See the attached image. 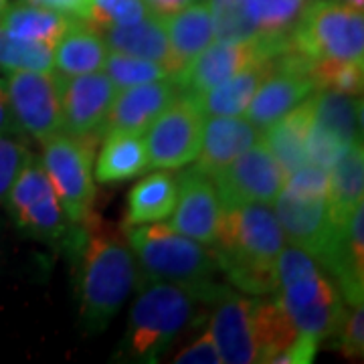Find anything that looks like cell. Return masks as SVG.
I'll use <instances>...</instances> for the list:
<instances>
[{"label":"cell","mask_w":364,"mask_h":364,"mask_svg":"<svg viewBox=\"0 0 364 364\" xmlns=\"http://www.w3.org/2000/svg\"><path fill=\"white\" fill-rule=\"evenodd\" d=\"M73 267L79 322L91 332H104L140 286V267L124 231L91 215L75 223L65 241Z\"/></svg>","instance_id":"obj_1"},{"label":"cell","mask_w":364,"mask_h":364,"mask_svg":"<svg viewBox=\"0 0 364 364\" xmlns=\"http://www.w3.org/2000/svg\"><path fill=\"white\" fill-rule=\"evenodd\" d=\"M286 245L269 205L247 203L221 207V221L210 245L221 273L239 291L273 296L277 291V255Z\"/></svg>","instance_id":"obj_2"},{"label":"cell","mask_w":364,"mask_h":364,"mask_svg":"<svg viewBox=\"0 0 364 364\" xmlns=\"http://www.w3.org/2000/svg\"><path fill=\"white\" fill-rule=\"evenodd\" d=\"M122 231L146 282L188 287L205 304H210L223 289L217 284L221 265L210 245H203L160 221L122 227Z\"/></svg>","instance_id":"obj_3"},{"label":"cell","mask_w":364,"mask_h":364,"mask_svg":"<svg viewBox=\"0 0 364 364\" xmlns=\"http://www.w3.org/2000/svg\"><path fill=\"white\" fill-rule=\"evenodd\" d=\"M299 332L320 342L330 340L346 314L342 296L324 275V267L299 247L277 255V291L273 294Z\"/></svg>","instance_id":"obj_4"},{"label":"cell","mask_w":364,"mask_h":364,"mask_svg":"<svg viewBox=\"0 0 364 364\" xmlns=\"http://www.w3.org/2000/svg\"><path fill=\"white\" fill-rule=\"evenodd\" d=\"M198 304V296L188 287L148 282L132 306L119 356L130 363H156L158 356L193 322Z\"/></svg>","instance_id":"obj_5"},{"label":"cell","mask_w":364,"mask_h":364,"mask_svg":"<svg viewBox=\"0 0 364 364\" xmlns=\"http://www.w3.org/2000/svg\"><path fill=\"white\" fill-rule=\"evenodd\" d=\"M291 49L308 61H363V9L342 0H312L304 4L291 28Z\"/></svg>","instance_id":"obj_6"},{"label":"cell","mask_w":364,"mask_h":364,"mask_svg":"<svg viewBox=\"0 0 364 364\" xmlns=\"http://www.w3.org/2000/svg\"><path fill=\"white\" fill-rule=\"evenodd\" d=\"M95 144L91 138H75L63 132L43 142L41 164L71 223H83L93 215Z\"/></svg>","instance_id":"obj_7"},{"label":"cell","mask_w":364,"mask_h":364,"mask_svg":"<svg viewBox=\"0 0 364 364\" xmlns=\"http://www.w3.org/2000/svg\"><path fill=\"white\" fill-rule=\"evenodd\" d=\"M14 225L28 237L63 243L75 223L69 221L39 158H31L6 195Z\"/></svg>","instance_id":"obj_8"},{"label":"cell","mask_w":364,"mask_h":364,"mask_svg":"<svg viewBox=\"0 0 364 364\" xmlns=\"http://www.w3.org/2000/svg\"><path fill=\"white\" fill-rule=\"evenodd\" d=\"M291 49L289 37H257L247 43H210L191 59L176 77L182 95L195 97L217 87L235 73L257 61H267Z\"/></svg>","instance_id":"obj_9"},{"label":"cell","mask_w":364,"mask_h":364,"mask_svg":"<svg viewBox=\"0 0 364 364\" xmlns=\"http://www.w3.org/2000/svg\"><path fill=\"white\" fill-rule=\"evenodd\" d=\"M205 114L195 102L182 95L166 107L144 132L148 168H182L195 162L203 144Z\"/></svg>","instance_id":"obj_10"},{"label":"cell","mask_w":364,"mask_h":364,"mask_svg":"<svg viewBox=\"0 0 364 364\" xmlns=\"http://www.w3.org/2000/svg\"><path fill=\"white\" fill-rule=\"evenodd\" d=\"M4 83L21 134L43 144L63 132L57 73L9 71Z\"/></svg>","instance_id":"obj_11"},{"label":"cell","mask_w":364,"mask_h":364,"mask_svg":"<svg viewBox=\"0 0 364 364\" xmlns=\"http://www.w3.org/2000/svg\"><path fill=\"white\" fill-rule=\"evenodd\" d=\"M316 91L310 61L289 49L273 59V69L253 93L245 114L255 128L265 130Z\"/></svg>","instance_id":"obj_12"},{"label":"cell","mask_w":364,"mask_h":364,"mask_svg":"<svg viewBox=\"0 0 364 364\" xmlns=\"http://www.w3.org/2000/svg\"><path fill=\"white\" fill-rule=\"evenodd\" d=\"M221 207L261 203L273 205L286 184V174L263 138L213 176Z\"/></svg>","instance_id":"obj_13"},{"label":"cell","mask_w":364,"mask_h":364,"mask_svg":"<svg viewBox=\"0 0 364 364\" xmlns=\"http://www.w3.org/2000/svg\"><path fill=\"white\" fill-rule=\"evenodd\" d=\"M57 87L65 134L97 142L109 105L117 93L112 79L100 71L73 77L57 73Z\"/></svg>","instance_id":"obj_14"},{"label":"cell","mask_w":364,"mask_h":364,"mask_svg":"<svg viewBox=\"0 0 364 364\" xmlns=\"http://www.w3.org/2000/svg\"><path fill=\"white\" fill-rule=\"evenodd\" d=\"M273 205V213L279 221L286 241L294 247L304 249L320 265H324L338 229L332 225L324 196L296 195L282 188Z\"/></svg>","instance_id":"obj_15"},{"label":"cell","mask_w":364,"mask_h":364,"mask_svg":"<svg viewBox=\"0 0 364 364\" xmlns=\"http://www.w3.org/2000/svg\"><path fill=\"white\" fill-rule=\"evenodd\" d=\"M178 97L181 87L172 77L117 90L100 130V138L114 132L144 134L150 128V124Z\"/></svg>","instance_id":"obj_16"},{"label":"cell","mask_w":364,"mask_h":364,"mask_svg":"<svg viewBox=\"0 0 364 364\" xmlns=\"http://www.w3.org/2000/svg\"><path fill=\"white\" fill-rule=\"evenodd\" d=\"M170 217L172 229L213 245L221 221V200L213 178L196 168L186 170L178 181V200Z\"/></svg>","instance_id":"obj_17"},{"label":"cell","mask_w":364,"mask_h":364,"mask_svg":"<svg viewBox=\"0 0 364 364\" xmlns=\"http://www.w3.org/2000/svg\"><path fill=\"white\" fill-rule=\"evenodd\" d=\"M215 312L210 316V334L217 344L223 363H257V348L251 332V299L223 287L210 301Z\"/></svg>","instance_id":"obj_18"},{"label":"cell","mask_w":364,"mask_h":364,"mask_svg":"<svg viewBox=\"0 0 364 364\" xmlns=\"http://www.w3.org/2000/svg\"><path fill=\"white\" fill-rule=\"evenodd\" d=\"M326 272L334 275L338 291L350 306L364 298V205L354 208L348 221L336 229V239L324 261Z\"/></svg>","instance_id":"obj_19"},{"label":"cell","mask_w":364,"mask_h":364,"mask_svg":"<svg viewBox=\"0 0 364 364\" xmlns=\"http://www.w3.org/2000/svg\"><path fill=\"white\" fill-rule=\"evenodd\" d=\"M261 136L259 128H255L247 117L210 116V119H205L203 144L195 168L213 178L239 154L259 142Z\"/></svg>","instance_id":"obj_20"},{"label":"cell","mask_w":364,"mask_h":364,"mask_svg":"<svg viewBox=\"0 0 364 364\" xmlns=\"http://www.w3.org/2000/svg\"><path fill=\"white\" fill-rule=\"evenodd\" d=\"M312 124L314 93L294 109H289L286 116L275 119L261 136L286 178L304 164H308V136Z\"/></svg>","instance_id":"obj_21"},{"label":"cell","mask_w":364,"mask_h":364,"mask_svg":"<svg viewBox=\"0 0 364 364\" xmlns=\"http://www.w3.org/2000/svg\"><path fill=\"white\" fill-rule=\"evenodd\" d=\"M102 37H104L107 49L156 61V63L168 69L172 77L178 75V71H181L176 61H174L172 49H170V41L164 23H162V18H158L154 14H148L142 21L132 23V25L102 28Z\"/></svg>","instance_id":"obj_22"},{"label":"cell","mask_w":364,"mask_h":364,"mask_svg":"<svg viewBox=\"0 0 364 364\" xmlns=\"http://www.w3.org/2000/svg\"><path fill=\"white\" fill-rule=\"evenodd\" d=\"M364 198L363 142L350 144L328 170V213L334 227L348 221Z\"/></svg>","instance_id":"obj_23"},{"label":"cell","mask_w":364,"mask_h":364,"mask_svg":"<svg viewBox=\"0 0 364 364\" xmlns=\"http://www.w3.org/2000/svg\"><path fill=\"white\" fill-rule=\"evenodd\" d=\"M107 45L97 28L83 18H75L65 35L53 47V65L57 73L73 77L93 71H102L107 57Z\"/></svg>","instance_id":"obj_24"},{"label":"cell","mask_w":364,"mask_h":364,"mask_svg":"<svg viewBox=\"0 0 364 364\" xmlns=\"http://www.w3.org/2000/svg\"><path fill=\"white\" fill-rule=\"evenodd\" d=\"M251 332L257 348V363H277L304 332L289 320L282 304L273 296L269 299H251Z\"/></svg>","instance_id":"obj_25"},{"label":"cell","mask_w":364,"mask_h":364,"mask_svg":"<svg viewBox=\"0 0 364 364\" xmlns=\"http://www.w3.org/2000/svg\"><path fill=\"white\" fill-rule=\"evenodd\" d=\"M273 59L251 63L243 71L235 73L233 77L219 83L217 87L195 95L191 100L205 116H241L245 114L249 102L261 85V81L267 77V73L273 69Z\"/></svg>","instance_id":"obj_26"},{"label":"cell","mask_w":364,"mask_h":364,"mask_svg":"<svg viewBox=\"0 0 364 364\" xmlns=\"http://www.w3.org/2000/svg\"><path fill=\"white\" fill-rule=\"evenodd\" d=\"M162 23L168 35L174 61L181 71L191 59L215 43V25L207 2H193L178 13L162 18Z\"/></svg>","instance_id":"obj_27"},{"label":"cell","mask_w":364,"mask_h":364,"mask_svg":"<svg viewBox=\"0 0 364 364\" xmlns=\"http://www.w3.org/2000/svg\"><path fill=\"white\" fill-rule=\"evenodd\" d=\"M75 16L53 11L35 2H16L9 4L0 14V28L18 39L43 43L47 47H55L57 41L65 35V31L73 25Z\"/></svg>","instance_id":"obj_28"},{"label":"cell","mask_w":364,"mask_h":364,"mask_svg":"<svg viewBox=\"0 0 364 364\" xmlns=\"http://www.w3.org/2000/svg\"><path fill=\"white\" fill-rule=\"evenodd\" d=\"M104 138L105 142L93 172L97 181L104 184L130 181L148 170V150L142 134L114 132Z\"/></svg>","instance_id":"obj_29"},{"label":"cell","mask_w":364,"mask_h":364,"mask_svg":"<svg viewBox=\"0 0 364 364\" xmlns=\"http://www.w3.org/2000/svg\"><path fill=\"white\" fill-rule=\"evenodd\" d=\"M178 200V181L170 172L150 174L134 184L128 195L124 227L156 223L172 215Z\"/></svg>","instance_id":"obj_30"},{"label":"cell","mask_w":364,"mask_h":364,"mask_svg":"<svg viewBox=\"0 0 364 364\" xmlns=\"http://www.w3.org/2000/svg\"><path fill=\"white\" fill-rule=\"evenodd\" d=\"M363 100L338 91L318 90L314 93V124L330 132L344 146L360 142Z\"/></svg>","instance_id":"obj_31"},{"label":"cell","mask_w":364,"mask_h":364,"mask_svg":"<svg viewBox=\"0 0 364 364\" xmlns=\"http://www.w3.org/2000/svg\"><path fill=\"white\" fill-rule=\"evenodd\" d=\"M304 0H243L245 13L259 37H289L298 23Z\"/></svg>","instance_id":"obj_32"},{"label":"cell","mask_w":364,"mask_h":364,"mask_svg":"<svg viewBox=\"0 0 364 364\" xmlns=\"http://www.w3.org/2000/svg\"><path fill=\"white\" fill-rule=\"evenodd\" d=\"M0 69L2 71H43L49 73L53 65V49L35 43L18 39L0 28Z\"/></svg>","instance_id":"obj_33"},{"label":"cell","mask_w":364,"mask_h":364,"mask_svg":"<svg viewBox=\"0 0 364 364\" xmlns=\"http://www.w3.org/2000/svg\"><path fill=\"white\" fill-rule=\"evenodd\" d=\"M217 43H247L259 37V31L245 13L243 0H207Z\"/></svg>","instance_id":"obj_34"},{"label":"cell","mask_w":364,"mask_h":364,"mask_svg":"<svg viewBox=\"0 0 364 364\" xmlns=\"http://www.w3.org/2000/svg\"><path fill=\"white\" fill-rule=\"evenodd\" d=\"M104 69L105 75L112 79V83L116 85L117 90L140 85V83H148V81H156V79L172 77V73H170L168 69L156 63V61L117 51L107 53Z\"/></svg>","instance_id":"obj_35"},{"label":"cell","mask_w":364,"mask_h":364,"mask_svg":"<svg viewBox=\"0 0 364 364\" xmlns=\"http://www.w3.org/2000/svg\"><path fill=\"white\" fill-rule=\"evenodd\" d=\"M318 90L360 95L364 85L363 61H310Z\"/></svg>","instance_id":"obj_36"},{"label":"cell","mask_w":364,"mask_h":364,"mask_svg":"<svg viewBox=\"0 0 364 364\" xmlns=\"http://www.w3.org/2000/svg\"><path fill=\"white\" fill-rule=\"evenodd\" d=\"M152 14L144 0H91L85 23L102 31L107 26L132 25Z\"/></svg>","instance_id":"obj_37"},{"label":"cell","mask_w":364,"mask_h":364,"mask_svg":"<svg viewBox=\"0 0 364 364\" xmlns=\"http://www.w3.org/2000/svg\"><path fill=\"white\" fill-rule=\"evenodd\" d=\"M31 150L23 142H18L16 136L0 134V203L6 198L11 186L31 162Z\"/></svg>","instance_id":"obj_38"},{"label":"cell","mask_w":364,"mask_h":364,"mask_svg":"<svg viewBox=\"0 0 364 364\" xmlns=\"http://www.w3.org/2000/svg\"><path fill=\"white\" fill-rule=\"evenodd\" d=\"M332 338L338 340V350L350 358V360H360L364 354V310L363 304L350 306L338 330Z\"/></svg>","instance_id":"obj_39"},{"label":"cell","mask_w":364,"mask_h":364,"mask_svg":"<svg viewBox=\"0 0 364 364\" xmlns=\"http://www.w3.org/2000/svg\"><path fill=\"white\" fill-rule=\"evenodd\" d=\"M174 363L178 364H223L217 344L213 340L210 330L205 334H200L195 342H191L188 346H184L176 356Z\"/></svg>","instance_id":"obj_40"},{"label":"cell","mask_w":364,"mask_h":364,"mask_svg":"<svg viewBox=\"0 0 364 364\" xmlns=\"http://www.w3.org/2000/svg\"><path fill=\"white\" fill-rule=\"evenodd\" d=\"M28 2H35V4L59 11V13H65L69 16L83 18V21L87 18L91 6V0H28Z\"/></svg>","instance_id":"obj_41"},{"label":"cell","mask_w":364,"mask_h":364,"mask_svg":"<svg viewBox=\"0 0 364 364\" xmlns=\"http://www.w3.org/2000/svg\"><path fill=\"white\" fill-rule=\"evenodd\" d=\"M0 134H6V136L21 134L18 126H16V119L13 116V109H11V102H9L4 79H0Z\"/></svg>","instance_id":"obj_42"},{"label":"cell","mask_w":364,"mask_h":364,"mask_svg":"<svg viewBox=\"0 0 364 364\" xmlns=\"http://www.w3.org/2000/svg\"><path fill=\"white\" fill-rule=\"evenodd\" d=\"M148 11L158 16V18H166L170 14L178 13L182 9H186L188 4H193L196 0H144Z\"/></svg>","instance_id":"obj_43"},{"label":"cell","mask_w":364,"mask_h":364,"mask_svg":"<svg viewBox=\"0 0 364 364\" xmlns=\"http://www.w3.org/2000/svg\"><path fill=\"white\" fill-rule=\"evenodd\" d=\"M342 2H346V4H350V6H356V9H363L364 0H342Z\"/></svg>","instance_id":"obj_44"},{"label":"cell","mask_w":364,"mask_h":364,"mask_svg":"<svg viewBox=\"0 0 364 364\" xmlns=\"http://www.w3.org/2000/svg\"><path fill=\"white\" fill-rule=\"evenodd\" d=\"M9 6V0H0V14L4 13V9Z\"/></svg>","instance_id":"obj_45"}]
</instances>
